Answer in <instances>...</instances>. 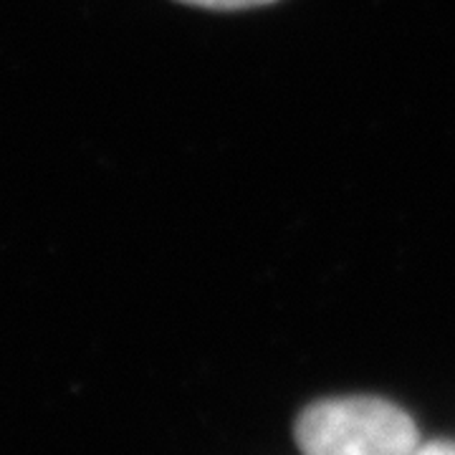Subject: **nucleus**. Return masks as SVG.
<instances>
[{
    "label": "nucleus",
    "instance_id": "nucleus-2",
    "mask_svg": "<svg viewBox=\"0 0 455 455\" xmlns=\"http://www.w3.org/2000/svg\"><path fill=\"white\" fill-rule=\"evenodd\" d=\"M180 3L196 5V8H208V11H248V8L271 5L276 0H180Z\"/></svg>",
    "mask_w": 455,
    "mask_h": 455
},
{
    "label": "nucleus",
    "instance_id": "nucleus-3",
    "mask_svg": "<svg viewBox=\"0 0 455 455\" xmlns=\"http://www.w3.org/2000/svg\"><path fill=\"white\" fill-rule=\"evenodd\" d=\"M415 455H455V443L451 440H433V443H425L420 445Z\"/></svg>",
    "mask_w": 455,
    "mask_h": 455
},
{
    "label": "nucleus",
    "instance_id": "nucleus-1",
    "mask_svg": "<svg viewBox=\"0 0 455 455\" xmlns=\"http://www.w3.org/2000/svg\"><path fill=\"white\" fill-rule=\"evenodd\" d=\"M301 455H415L418 427L405 410L379 397H334L296 420Z\"/></svg>",
    "mask_w": 455,
    "mask_h": 455
}]
</instances>
